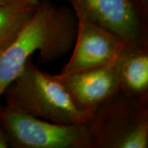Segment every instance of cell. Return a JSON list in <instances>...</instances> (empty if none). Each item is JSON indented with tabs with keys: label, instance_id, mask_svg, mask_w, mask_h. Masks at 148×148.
I'll list each match as a JSON object with an SVG mask.
<instances>
[{
	"label": "cell",
	"instance_id": "cell-1",
	"mask_svg": "<svg viewBox=\"0 0 148 148\" xmlns=\"http://www.w3.org/2000/svg\"><path fill=\"white\" fill-rule=\"evenodd\" d=\"M77 18L73 9L40 0L34 15L16 40L0 54V98L32 54L42 64L64 57L74 46Z\"/></svg>",
	"mask_w": 148,
	"mask_h": 148
},
{
	"label": "cell",
	"instance_id": "cell-2",
	"mask_svg": "<svg viewBox=\"0 0 148 148\" xmlns=\"http://www.w3.org/2000/svg\"><path fill=\"white\" fill-rule=\"evenodd\" d=\"M3 95L12 104L33 116L62 125L83 123L89 114L81 110L55 75L46 73L29 58Z\"/></svg>",
	"mask_w": 148,
	"mask_h": 148
},
{
	"label": "cell",
	"instance_id": "cell-3",
	"mask_svg": "<svg viewBox=\"0 0 148 148\" xmlns=\"http://www.w3.org/2000/svg\"><path fill=\"white\" fill-rule=\"evenodd\" d=\"M85 124L90 148H147L148 95L119 90L97 106Z\"/></svg>",
	"mask_w": 148,
	"mask_h": 148
},
{
	"label": "cell",
	"instance_id": "cell-4",
	"mask_svg": "<svg viewBox=\"0 0 148 148\" xmlns=\"http://www.w3.org/2000/svg\"><path fill=\"white\" fill-rule=\"evenodd\" d=\"M0 121L12 148H90L85 124L62 125L31 115L12 104L0 106Z\"/></svg>",
	"mask_w": 148,
	"mask_h": 148
},
{
	"label": "cell",
	"instance_id": "cell-5",
	"mask_svg": "<svg viewBox=\"0 0 148 148\" xmlns=\"http://www.w3.org/2000/svg\"><path fill=\"white\" fill-rule=\"evenodd\" d=\"M77 16L107 29L126 44L148 45V0H67Z\"/></svg>",
	"mask_w": 148,
	"mask_h": 148
},
{
	"label": "cell",
	"instance_id": "cell-6",
	"mask_svg": "<svg viewBox=\"0 0 148 148\" xmlns=\"http://www.w3.org/2000/svg\"><path fill=\"white\" fill-rule=\"evenodd\" d=\"M73 52L61 74H71L113 63L124 42L115 34L84 17L77 16Z\"/></svg>",
	"mask_w": 148,
	"mask_h": 148
},
{
	"label": "cell",
	"instance_id": "cell-7",
	"mask_svg": "<svg viewBox=\"0 0 148 148\" xmlns=\"http://www.w3.org/2000/svg\"><path fill=\"white\" fill-rule=\"evenodd\" d=\"M55 77L68 90L76 106L89 115L99 105L120 90L113 63L79 73L57 74Z\"/></svg>",
	"mask_w": 148,
	"mask_h": 148
},
{
	"label": "cell",
	"instance_id": "cell-8",
	"mask_svg": "<svg viewBox=\"0 0 148 148\" xmlns=\"http://www.w3.org/2000/svg\"><path fill=\"white\" fill-rule=\"evenodd\" d=\"M113 64L121 91L133 96L148 95V45L124 43Z\"/></svg>",
	"mask_w": 148,
	"mask_h": 148
},
{
	"label": "cell",
	"instance_id": "cell-9",
	"mask_svg": "<svg viewBox=\"0 0 148 148\" xmlns=\"http://www.w3.org/2000/svg\"><path fill=\"white\" fill-rule=\"evenodd\" d=\"M40 0H16L0 5V54L31 20Z\"/></svg>",
	"mask_w": 148,
	"mask_h": 148
},
{
	"label": "cell",
	"instance_id": "cell-10",
	"mask_svg": "<svg viewBox=\"0 0 148 148\" xmlns=\"http://www.w3.org/2000/svg\"><path fill=\"white\" fill-rule=\"evenodd\" d=\"M10 147L8 137L3 123L0 121V148Z\"/></svg>",
	"mask_w": 148,
	"mask_h": 148
},
{
	"label": "cell",
	"instance_id": "cell-11",
	"mask_svg": "<svg viewBox=\"0 0 148 148\" xmlns=\"http://www.w3.org/2000/svg\"><path fill=\"white\" fill-rule=\"evenodd\" d=\"M13 1H16V0H0V5L7 4V3H9L11 2H13Z\"/></svg>",
	"mask_w": 148,
	"mask_h": 148
}]
</instances>
